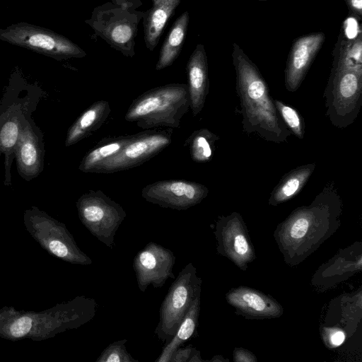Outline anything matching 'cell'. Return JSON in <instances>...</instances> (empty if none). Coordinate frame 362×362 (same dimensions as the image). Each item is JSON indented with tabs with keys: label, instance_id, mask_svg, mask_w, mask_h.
<instances>
[{
	"label": "cell",
	"instance_id": "cell-1",
	"mask_svg": "<svg viewBox=\"0 0 362 362\" xmlns=\"http://www.w3.org/2000/svg\"><path fill=\"white\" fill-rule=\"evenodd\" d=\"M95 299L78 296L42 311L0 309V338L10 341H42L69 329H77L95 315Z\"/></svg>",
	"mask_w": 362,
	"mask_h": 362
},
{
	"label": "cell",
	"instance_id": "cell-2",
	"mask_svg": "<svg viewBox=\"0 0 362 362\" xmlns=\"http://www.w3.org/2000/svg\"><path fill=\"white\" fill-rule=\"evenodd\" d=\"M232 61L243 131L257 134L270 142L286 141L291 133L276 110L267 82L255 64L235 42L233 44Z\"/></svg>",
	"mask_w": 362,
	"mask_h": 362
},
{
	"label": "cell",
	"instance_id": "cell-3",
	"mask_svg": "<svg viewBox=\"0 0 362 362\" xmlns=\"http://www.w3.org/2000/svg\"><path fill=\"white\" fill-rule=\"evenodd\" d=\"M189 108L187 84L170 83L153 88L136 98L128 108L124 119L146 130L177 128Z\"/></svg>",
	"mask_w": 362,
	"mask_h": 362
},
{
	"label": "cell",
	"instance_id": "cell-4",
	"mask_svg": "<svg viewBox=\"0 0 362 362\" xmlns=\"http://www.w3.org/2000/svg\"><path fill=\"white\" fill-rule=\"evenodd\" d=\"M23 224L30 236L50 255L73 264L93 263L78 247L65 224L38 207L31 206L25 210Z\"/></svg>",
	"mask_w": 362,
	"mask_h": 362
},
{
	"label": "cell",
	"instance_id": "cell-5",
	"mask_svg": "<svg viewBox=\"0 0 362 362\" xmlns=\"http://www.w3.org/2000/svg\"><path fill=\"white\" fill-rule=\"evenodd\" d=\"M202 279L196 267L188 263L178 274L164 298L159 310V321L154 333L158 339L168 343L196 296L201 293Z\"/></svg>",
	"mask_w": 362,
	"mask_h": 362
},
{
	"label": "cell",
	"instance_id": "cell-6",
	"mask_svg": "<svg viewBox=\"0 0 362 362\" xmlns=\"http://www.w3.org/2000/svg\"><path fill=\"white\" fill-rule=\"evenodd\" d=\"M0 40L57 60L81 58L86 53L64 36L25 22L0 28Z\"/></svg>",
	"mask_w": 362,
	"mask_h": 362
},
{
	"label": "cell",
	"instance_id": "cell-7",
	"mask_svg": "<svg viewBox=\"0 0 362 362\" xmlns=\"http://www.w3.org/2000/svg\"><path fill=\"white\" fill-rule=\"evenodd\" d=\"M324 98L330 122L340 129L349 127L362 105V76L351 70H331Z\"/></svg>",
	"mask_w": 362,
	"mask_h": 362
},
{
	"label": "cell",
	"instance_id": "cell-8",
	"mask_svg": "<svg viewBox=\"0 0 362 362\" xmlns=\"http://www.w3.org/2000/svg\"><path fill=\"white\" fill-rule=\"evenodd\" d=\"M78 218L88 231L112 249L115 234L127 216L122 206L101 190L90 189L77 200Z\"/></svg>",
	"mask_w": 362,
	"mask_h": 362
},
{
	"label": "cell",
	"instance_id": "cell-9",
	"mask_svg": "<svg viewBox=\"0 0 362 362\" xmlns=\"http://www.w3.org/2000/svg\"><path fill=\"white\" fill-rule=\"evenodd\" d=\"M172 133L169 128L134 134L117 153L100 163L92 173H113L136 167L167 148L172 142Z\"/></svg>",
	"mask_w": 362,
	"mask_h": 362
},
{
	"label": "cell",
	"instance_id": "cell-10",
	"mask_svg": "<svg viewBox=\"0 0 362 362\" xmlns=\"http://www.w3.org/2000/svg\"><path fill=\"white\" fill-rule=\"evenodd\" d=\"M97 8L89 23L110 45L125 55H134V40L139 21V13L132 8L119 5Z\"/></svg>",
	"mask_w": 362,
	"mask_h": 362
},
{
	"label": "cell",
	"instance_id": "cell-11",
	"mask_svg": "<svg viewBox=\"0 0 362 362\" xmlns=\"http://www.w3.org/2000/svg\"><path fill=\"white\" fill-rule=\"evenodd\" d=\"M204 185L185 180H160L147 185L141 197L163 208L186 210L199 204L209 194Z\"/></svg>",
	"mask_w": 362,
	"mask_h": 362
},
{
	"label": "cell",
	"instance_id": "cell-12",
	"mask_svg": "<svg viewBox=\"0 0 362 362\" xmlns=\"http://www.w3.org/2000/svg\"><path fill=\"white\" fill-rule=\"evenodd\" d=\"M175 259L169 249L153 242L148 243L133 259L139 290L145 292L151 284L155 288H160L168 279H174L173 269Z\"/></svg>",
	"mask_w": 362,
	"mask_h": 362
},
{
	"label": "cell",
	"instance_id": "cell-13",
	"mask_svg": "<svg viewBox=\"0 0 362 362\" xmlns=\"http://www.w3.org/2000/svg\"><path fill=\"white\" fill-rule=\"evenodd\" d=\"M325 40V33L317 32L303 35L293 41L284 71L287 90L293 93L298 89Z\"/></svg>",
	"mask_w": 362,
	"mask_h": 362
},
{
	"label": "cell",
	"instance_id": "cell-14",
	"mask_svg": "<svg viewBox=\"0 0 362 362\" xmlns=\"http://www.w3.org/2000/svg\"><path fill=\"white\" fill-rule=\"evenodd\" d=\"M244 229L240 216L233 213L219 217L215 231L218 252L230 258L240 267L245 265L254 257Z\"/></svg>",
	"mask_w": 362,
	"mask_h": 362
},
{
	"label": "cell",
	"instance_id": "cell-15",
	"mask_svg": "<svg viewBox=\"0 0 362 362\" xmlns=\"http://www.w3.org/2000/svg\"><path fill=\"white\" fill-rule=\"evenodd\" d=\"M44 144L35 124L24 118L15 157L19 175L26 181L37 177L44 168Z\"/></svg>",
	"mask_w": 362,
	"mask_h": 362
},
{
	"label": "cell",
	"instance_id": "cell-16",
	"mask_svg": "<svg viewBox=\"0 0 362 362\" xmlns=\"http://www.w3.org/2000/svg\"><path fill=\"white\" fill-rule=\"evenodd\" d=\"M187 74L189 108L193 116H197L204 106L209 86L207 58L202 45H198L191 54Z\"/></svg>",
	"mask_w": 362,
	"mask_h": 362
},
{
	"label": "cell",
	"instance_id": "cell-17",
	"mask_svg": "<svg viewBox=\"0 0 362 362\" xmlns=\"http://www.w3.org/2000/svg\"><path fill=\"white\" fill-rule=\"evenodd\" d=\"M226 299L238 311L250 317H276L283 313L277 302L250 288L233 289L227 293Z\"/></svg>",
	"mask_w": 362,
	"mask_h": 362
},
{
	"label": "cell",
	"instance_id": "cell-18",
	"mask_svg": "<svg viewBox=\"0 0 362 362\" xmlns=\"http://www.w3.org/2000/svg\"><path fill=\"white\" fill-rule=\"evenodd\" d=\"M111 112L110 103L100 100L87 108L69 127L65 146L76 144L100 128Z\"/></svg>",
	"mask_w": 362,
	"mask_h": 362
},
{
	"label": "cell",
	"instance_id": "cell-19",
	"mask_svg": "<svg viewBox=\"0 0 362 362\" xmlns=\"http://www.w3.org/2000/svg\"><path fill=\"white\" fill-rule=\"evenodd\" d=\"M315 165V163L303 165L286 173L272 192L269 204L276 206L297 195L306 185Z\"/></svg>",
	"mask_w": 362,
	"mask_h": 362
},
{
	"label": "cell",
	"instance_id": "cell-20",
	"mask_svg": "<svg viewBox=\"0 0 362 362\" xmlns=\"http://www.w3.org/2000/svg\"><path fill=\"white\" fill-rule=\"evenodd\" d=\"M23 120L22 116L12 112L0 124V155L5 156L4 184L7 186L11 185V166Z\"/></svg>",
	"mask_w": 362,
	"mask_h": 362
},
{
	"label": "cell",
	"instance_id": "cell-21",
	"mask_svg": "<svg viewBox=\"0 0 362 362\" xmlns=\"http://www.w3.org/2000/svg\"><path fill=\"white\" fill-rule=\"evenodd\" d=\"M200 296L201 293L196 296L175 335L165 344L156 362H170L173 353L195 334L200 311Z\"/></svg>",
	"mask_w": 362,
	"mask_h": 362
},
{
	"label": "cell",
	"instance_id": "cell-22",
	"mask_svg": "<svg viewBox=\"0 0 362 362\" xmlns=\"http://www.w3.org/2000/svg\"><path fill=\"white\" fill-rule=\"evenodd\" d=\"M180 0H161L148 11L145 18V42L153 50L157 45L160 34L169 18L174 13Z\"/></svg>",
	"mask_w": 362,
	"mask_h": 362
},
{
	"label": "cell",
	"instance_id": "cell-23",
	"mask_svg": "<svg viewBox=\"0 0 362 362\" xmlns=\"http://www.w3.org/2000/svg\"><path fill=\"white\" fill-rule=\"evenodd\" d=\"M351 70L362 76V35L346 41L338 37L331 70Z\"/></svg>",
	"mask_w": 362,
	"mask_h": 362
},
{
	"label": "cell",
	"instance_id": "cell-24",
	"mask_svg": "<svg viewBox=\"0 0 362 362\" xmlns=\"http://www.w3.org/2000/svg\"><path fill=\"white\" fill-rule=\"evenodd\" d=\"M189 22L188 12L183 13L175 22L160 49L156 70L171 65L182 47Z\"/></svg>",
	"mask_w": 362,
	"mask_h": 362
},
{
	"label": "cell",
	"instance_id": "cell-25",
	"mask_svg": "<svg viewBox=\"0 0 362 362\" xmlns=\"http://www.w3.org/2000/svg\"><path fill=\"white\" fill-rule=\"evenodd\" d=\"M132 137L133 135H127L103 139L84 156L78 170L83 173H92L100 163L117 153Z\"/></svg>",
	"mask_w": 362,
	"mask_h": 362
},
{
	"label": "cell",
	"instance_id": "cell-26",
	"mask_svg": "<svg viewBox=\"0 0 362 362\" xmlns=\"http://www.w3.org/2000/svg\"><path fill=\"white\" fill-rule=\"evenodd\" d=\"M219 137L208 129L202 128L194 131L185 140V146H188L192 159L196 163H206L211 160L215 142Z\"/></svg>",
	"mask_w": 362,
	"mask_h": 362
},
{
	"label": "cell",
	"instance_id": "cell-27",
	"mask_svg": "<svg viewBox=\"0 0 362 362\" xmlns=\"http://www.w3.org/2000/svg\"><path fill=\"white\" fill-rule=\"evenodd\" d=\"M276 110L286 126L296 137L303 139L305 124L300 114L293 107L279 100H274Z\"/></svg>",
	"mask_w": 362,
	"mask_h": 362
},
{
	"label": "cell",
	"instance_id": "cell-28",
	"mask_svg": "<svg viewBox=\"0 0 362 362\" xmlns=\"http://www.w3.org/2000/svg\"><path fill=\"white\" fill-rule=\"evenodd\" d=\"M123 339L110 344L96 359V362H139L127 351Z\"/></svg>",
	"mask_w": 362,
	"mask_h": 362
},
{
	"label": "cell",
	"instance_id": "cell-29",
	"mask_svg": "<svg viewBox=\"0 0 362 362\" xmlns=\"http://www.w3.org/2000/svg\"><path fill=\"white\" fill-rule=\"evenodd\" d=\"M360 21L357 16L349 13L343 22L339 37L346 41H352L362 35Z\"/></svg>",
	"mask_w": 362,
	"mask_h": 362
},
{
	"label": "cell",
	"instance_id": "cell-30",
	"mask_svg": "<svg viewBox=\"0 0 362 362\" xmlns=\"http://www.w3.org/2000/svg\"><path fill=\"white\" fill-rule=\"evenodd\" d=\"M196 350L192 346L179 347L173 353L170 362H188Z\"/></svg>",
	"mask_w": 362,
	"mask_h": 362
},
{
	"label": "cell",
	"instance_id": "cell-31",
	"mask_svg": "<svg viewBox=\"0 0 362 362\" xmlns=\"http://www.w3.org/2000/svg\"><path fill=\"white\" fill-rule=\"evenodd\" d=\"M349 13L362 19V0H344Z\"/></svg>",
	"mask_w": 362,
	"mask_h": 362
},
{
	"label": "cell",
	"instance_id": "cell-32",
	"mask_svg": "<svg viewBox=\"0 0 362 362\" xmlns=\"http://www.w3.org/2000/svg\"><path fill=\"white\" fill-rule=\"evenodd\" d=\"M235 361H256L254 356L246 350L238 349L235 351Z\"/></svg>",
	"mask_w": 362,
	"mask_h": 362
},
{
	"label": "cell",
	"instance_id": "cell-33",
	"mask_svg": "<svg viewBox=\"0 0 362 362\" xmlns=\"http://www.w3.org/2000/svg\"><path fill=\"white\" fill-rule=\"evenodd\" d=\"M345 339V335L343 332L340 330H336L331 333L329 336V341L333 346H339L341 344Z\"/></svg>",
	"mask_w": 362,
	"mask_h": 362
},
{
	"label": "cell",
	"instance_id": "cell-34",
	"mask_svg": "<svg viewBox=\"0 0 362 362\" xmlns=\"http://www.w3.org/2000/svg\"><path fill=\"white\" fill-rule=\"evenodd\" d=\"M116 4L119 5V6H122L125 8H133L132 0H116Z\"/></svg>",
	"mask_w": 362,
	"mask_h": 362
},
{
	"label": "cell",
	"instance_id": "cell-35",
	"mask_svg": "<svg viewBox=\"0 0 362 362\" xmlns=\"http://www.w3.org/2000/svg\"><path fill=\"white\" fill-rule=\"evenodd\" d=\"M205 361L201 358L200 351L196 350L188 362H202Z\"/></svg>",
	"mask_w": 362,
	"mask_h": 362
},
{
	"label": "cell",
	"instance_id": "cell-36",
	"mask_svg": "<svg viewBox=\"0 0 362 362\" xmlns=\"http://www.w3.org/2000/svg\"><path fill=\"white\" fill-rule=\"evenodd\" d=\"M160 1L161 0H153V6L158 5Z\"/></svg>",
	"mask_w": 362,
	"mask_h": 362
},
{
	"label": "cell",
	"instance_id": "cell-37",
	"mask_svg": "<svg viewBox=\"0 0 362 362\" xmlns=\"http://www.w3.org/2000/svg\"><path fill=\"white\" fill-rule=\"evenodd\" d=\"M258 1H267V0H258Z\"/></svg>",
	"mask_w": 362,
	"mask_h": 362
}]
</instances>
